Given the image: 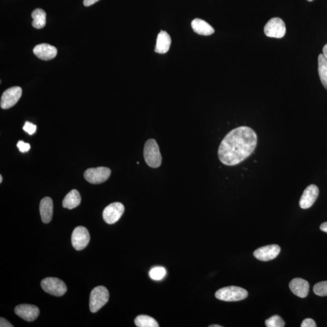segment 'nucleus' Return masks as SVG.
<instances>
[{
  "label": "nucleus",
  "instance_id": "obj_5",
  "mask_svg": "<svg viewBox=\"0 0 327 327\" xmlns=\"http://www.w3.org/2000/svg\"><path fill=\"white\" fill-rule=\"evenodd\" d=\"M41 286L45 292L58 297L63 296L67 290L64 282L56 278L44 279L41 282Z\"/></svg>",
  "mask_w": 327,
  "mask_h": 327
},
{
  "label": "nucleus",
  "instance_id": "obj_11",
  "mask_svg": "<svg viewBox=\"0 0 327 327\" xmlns=\"http://www.w3.org/2000/svg\"><path fill=\"white\" fill-rule=\"evenodd\" d=\"M319 189L316 185L311 184L305 189L299 201L300 207L307 209L313 206L319 196Z\"/></svg>",
  "mask_w": 327,
  "mask_h": 327
},
{
  "label": "nucleus",
  "instance_id": "obj_14",
  "mask_svg": "<svg viewBox=\"0 0 327 327\" xmlns=\"http://www.w3.org/2000/svg\"><path fill=\"white\" fill-rule=\"evenodd\" d=\"M34 53L38 58L44 61H49L56 57L57 49L50 44L43 43L34 47Z\"/></svg>",
  "mask_w": 327,
  "mask_h": 327
},
{
  "label": "nucleus",
  "instance_id": "obj_6",
  "mask_svg": "<svg viewBox=\"0 0 327 327\" xmlns=\"http://www.w3.org/2000/svg\"><path fill=\"white\" fill-rule=\"evenodd\" d=\"M264 31L267 37L282 38L286 34V27L283 20L280 18L275 17L267 22Z\"/></svg>",
  "mask_w": 327,
  "mask_h": 327
},
{
  "label": "nucleus",
  "instance_id": "obj_4",
  "mask_svg": "<svg viewBox=\"0 0 327 327\" xmlns=\"http://www.w3.org/2000/svg\"><path fill=\"white\" fill-rule=\"evenodd\" d=\"M109 299V292L107 288L98 286L91 291L89 308L92 313H96L104 305L106 304Z\"/></svg>",
  "mask_w": 327,
  "mask_h": 327
},
{
  "label": "nucleus",
  "instance_id": "obj_10",
  "mask_svg": "<svg viewBox=\"0 0 327 327\" xmlns=\"http://www.w3.org/2000/svg\"><path fill=\"white\" fill-rule=\"evenodd\" d=\"M22 95V89L19 86L7 89L1 98V108L8 109L16 105Z\"/></svg>",
  "mask_w": 327,
  "mask_h": 327
},
{
  "label": "nucleus",
  "instance_id": "obj_12",
  "mask_svg": "<svg viewBox=\"0 0 327 327\" xmlns=\"http://www.w3.org/2000/svg\"><path fill=\"white\" fill-rule=\"evenodd\" d=\"M281 252V248L278 245H269L259 248L254 253V257L261 261L274 260Z\"/></svg>",
  "mask_w": 327,
  "mask_h": 327
},
{
  "label": "nucleus",
  "instance_id": "obj_21",
  "mask_svg": "<svg viewBox=\"0 0 327 327\" xmlns=\"http://www.w3.org/2000/svg\"><path fill=\"white\" fill-rule=\"evenodd\" d=\"M318 72L320 81L327 90V60L323 54L318 56Z\"/></svg>",
  "mask_w": 327,
  "mask_h": 327
},
{
  "label": "nucleus",
  "instance_id": "obj_18",
  "mask_svg": "<svg viewBox=\"0 0 327 327\" xmlns=\"http://www.w3.org/2000/svg\"><path fill=\"white\" fill-rule=\"evenodd\" d=\"M192 27L196 34L204 35V36H209L215 32V30L212 26L204 20L200 19L193 20L192 22Z\"/></svg>",
  "mask_w": 327,
  "mask_h": 327
},
{
  "label": "nucleus",
  "instance_id": "obj_25",
  "mask_svg": "<svg viewBox=\"0 0 327 327\" xmlns=\"http://www.w3.org/2000/svg\"><path fill=\"white\" fill-rule=\"evenodd\" d=\"M313 291L315 294L319 296H327V281L318 282L314 285Z\"/></svg>",
  "mask_w": 327,
  "mask_h": 327
},
{
  "label": "nucleus",
  "instance_id": "obj_1",
  "mask_svg": "<svg viewBox=\"0 0 327 327\" xmlns=\"http://www.w3.org/2000/svg\"><path fill=\"white\" fill-rule=\"evenodd\" d=\"M257 145V133L251 127L236 128L226 135L219 145L220 161L228 166L239 165L251 155Z\"/></svg>",
  "mask_w": 327,
  "mask_h": 327
},
{
  "label": "nucleus",
  "instance_id": "obj_17",
  "mask_svg": "<svg viewBox=\"0 0 327 327\" xmlns=\"http://www.w3.org/2000/svg\"><path fill=\"white\" fill-rule=\"evenodd\" d=\"M171 38L168 33L161 31L157 35L154 51L160 54L167 53L171 45Z\"/></svg>",
  "mask_w": 327,
  "mask_h": 327
},
{
  "label": "nucleus",
  "instance_id": "obj_34",
  "mask_svg": "<svg viewBox=\"0 0 327 327\" xmlns=\"http://www.w3.org/2000/svg\"><path fill=\"white\" fill-rule=\"evenodd\" d=\"M3 181V177L2 175H0V183H2Z\"/></svg>",
  "mask_w": 327,
  "mask_h": 327
},
{
  "label": "nucleus",
  "instance_id": "obj_23",
  "mask_svg": "<svg viewBox=\"0 0 327 327\" xmlns=\"http://www.w3.org/2000/svg\"><path fill=\"white\" fill-rule=\"evenodd\" d=\"M166 275V270L164 267H156L151 269L149 272V276L151 279L154 281L161 280Z\"/></svg>",
  "mask_w": 327,
  "mask_h": 327
},
{
  "label": "nucleus",
  "instance_id": "obj_22",
  "mask_svg": "<svg viewBox=\"0 0 327 327\" xmlns=\"http://www.w3.org/2000/svg\"><path fill=\"white\" fill-rule=\"evenodd\" d=\"M135 325L138 327H159V324L153 317L147 315H139L135 319Z\"/></svg>",
  "mask_w": 327,
  "mask_h": 327
},
{
  "label": "nucleus",
  "instance_id": "obj_15",
  "mask_svg": "<svg viewBox=\"0 0 327 327\" xmlns=\"http://www.w3.org/2000/svg\"><path fill=\"white\" fill-rule=\"evenodd\" d=\"M289 287L293 294L301 298L308 296L310 285L308 282L302 278L293 279L290 282Z\"/></svg>",
  "mask_w": 327,
  "mask_h": 327
},
{
  "label": "nucleus",
  "instance_id": "obj_19",
  "mask_svg": "<svg viewBox=\"0 0 327 327\" xmlns=\"http://www.w3.org/2000/svg\"><path fill=\"white\" fill-rule=\"evenodd\" d=\"M81 198L78 190L75 189L71 191L65 196L62 201V207L68 209H73L79 206Z\"/></svg>",
  "mask_w": 327,
  "mask_h": 327
},
{
  "label": "nucleus",
  "instance_id": "obj_3",
  "mask_svg": "<svg viewBox=\"0 0 327 327\" xmlns=\"http://www.w3.org/2000/svg\"><path fill=\"white\" fill-rule=\"evenodd\" d=\"M248 291L236 286L224 287L217 291L215 293L217 299L226 302L242 301L248 298Z\"/></svg>",
  "mask_w": 327,
  "mask_h": 327
},
{
  "label": "nucleus",
  "instance_id": "obj_2",
  "mask_svg": "<svg viewBox=\"0 0 327 327\" xmlns=\"http://www.w3.org/2000/svg\"><path fill=\"white\" fill-rule=\"evenodd\" d=\"M145 162L151 168H159L162 163V156L155 139H149L145 142L144 148Z\"/></svg>",
  "mask_w": 327,
  "mask_h": 327
},
{
  "label": "nucleus",
  "instance_id": "obj_16",
  "mask_svg": "<svg viewBox=\"0 0 327 327\" xmlns=\"http://www.w3.org/2000/svg\"><path fill=\"white\" fill-rule=\"evenodd\" d=\"M40 212L41 219L44 223L47 224L51 221L53 213V203L51 198L45 197L41 200Z\"/></svg>",
  "mask_w": 327,
  "mask_h": 327
},
{
  "label": "nucleus",
  "instance_id": "obj_8",
  "mask_svg": "<svg viewBox=\"0 0 327 327\" xmlns=\"http://www.w3.org/2000/svg\"><path fill=\"white\" fill-rule=\"evenodd\" d=\"M91 236L87 228L78 226L74 229L72 234V243L76 251H82L90 242Z\"/></svg>",
  "mask_w": 327,
  "mask_h": 327
},
{
  "label": "nucleus",
  "instance_id": "obj_20",
  "mask_svg": "<svg viewBox=\"0 0 327 327\" xmlns=\"http://www.w3.org/2000/svg\"><path fill=\"white\" fill-rule=\"evenodd\" d=\"M32 26L35 29H40L44 28L46 24V13L42 9L38 8L32 12Z\"/></svg>",
  "mask_w": 327,
  "mask_h": 327
},
{
  "label": "nucleus",
  "instance_id": "obj_24",
  "mask_svg": "<svg viewBox=\"0 0 327 327\" xmlns=\"http://www.w3.org/2000/svg\"><path fill=\"white\" fill-rule=\"evenodd\" d=\"M266 325L267 327H284L285 322L278 315H275L266 320Z\"/></svg>",
  "mask_w": 327,
  "mask_h": 327
},
{
  "label": "nucleus",
  "instance_id": "obj_30",
  "mask_svg": "<svg viewBox=\"0 0 327 327\" xmlns=\"http://www.w3.org/2000/svg\"><path fill=\"white\" fill-rule=\"evenodd\" d=\"M100 1V0H84L83 2V4L86 7H91V6L95 4H96L97 2Z\"/></svg>",
  "mask_w": 327,
  "mask_h": 327
},
{
  "label": "nucleus",
  "instance_id": "obj_27",
  "mask_svg": "<svg viewBox=\"0 0 327 327\" xmlns=\"http://www.w3.org/2000/svg\"><path fill=\"white\" fill-rule=\"evenodd\" d=\"M17 145L19 150L22 153L27 152L31 148V145L29 143H25L23 141H19Z\"/></svg>",
  "mask_w": 327,
  "mask_h": 327
},
{
  "label": "nucleus",
  "instance_id": "obj_31",
  "mask_svg": "<svg viewBox=\"0 0 327 327\" xmlns=\"http://www.w3.org/2000/svg\"><path fill=\"white\" fill-rule=\"evenodd\" d=\"M320 229L324 232L327 233V222L322 223L320 226Z\"/></svg>",
  "mask_w": 327,
  "mask_h": 327
},
{
  "label": "nucleus",
  "instance_id": "obj_33",
  "mask_svg": "<svg viewBox=\"0 0 327 327\" xmlns=\"http://www.w3.org/2000/svg\"><path fill=\"white\" fill-rule=\"evenodd\" d=\"M222 326L221 325H210L209 327H222Z\"/></svg>",
  "mask_w": 327,
  "mask_h": 327
},
{
  "label": "nucleus",
  "instance_id": "obj_35",
  "mask_svg": "<svg viewBox=\"0 0 327 327\" xmlns=\"http://www.w3.org/2000/svg\"><path fill=\"white\" fill-rule=\"evenodd\" d=\"M308 2H313V0H307Z\"/></svg>",
  "mask_w": 327,
  "mask_h": 327
},
{
  "label": "nucleus",
  "instance_id": "obj_32",
  "mask_svg": "<svg viewBox=\"0 0 327 327\" xmlns=\"http://www.w3.org/2000/svg\"><path fill=\"white\" fill-rule=\"evenodd\" d=\"M323 55L324 56V57L325 58V59L327 60V44H325V46H324L323 48Z\"/></svg>",
  "mask_w": 327,
  "mask_h": 327
},
{
  "label": "nucleus",
  "instance_id": "obj_29",
  "mask_svg": "<svg viewBox=\"0 0 327 327\" xmlns=\"http://www.w3.org/2000/svg\"><path fill=\"white\" fill-rule=\"evenodd\" d=\"M0 326L1 327H13L14 326L12 324L8 322L7 319H5L4 317H1L0 319Z\"/></svg>",
  "mask_w": 327,
  "mask_h": 327
},
{
  "label": "nucleus",
  "instance_id": "obj_9",
  "mask_svg": "<svg viewBox=\"0 0 327 327\" xmlns=\"http://www.w3.org/2000/svg\"><path fill=\"white\" fill-rule=\"evenodd\" d=\"M124 205L121 203H118V202L109 205L103 211V217L104 221L107 224H115L121 218L124 212Z\"/></svg>",
  "mask_w": 327,
  "mask_h": 327
},
{
  "label": "nucleus",
  "instance_id": "obj_28",
  "mask_svg": "<svg viewBox=\"0 0 327 327\" xmlns=\"http://www.w3.org/2000/svg\"><path fill=\"white\" fill-rule=\"evenodd\" d=\"M301 327H316V322H314V320L310 318L308 319H305L303 320V322L301 325Z\"/></svg>",
  "mask_w": 327,
  "mask_h": 327
},
{
  "label": "nucleus",
  "instance_id": "obj_7",
  "mask_svg": "<svg viewBox=\"0 0 327 327\" xmlns=\"http://www.w3.org/2000/svg\"><path fill=\"white\" fill-rule=\"evenodd\" d=\"M111 169L105 167L90 168L86 170L84 174L85 180L93 184L105 183L111 176Z\"/></svg>",
  "mask_w": 327,
  "mask_h": 327
},
{
  "label": "nucleus",
  "instance_id": "obj_13",
  "mask_svg": "<svg viewBox=\"0 0 327 327\" xmlns=\"http://www.w3.org/2000/svg\"><path fill=\"white\" fill-rule=\"evenodd\" d=\"M17 316L23 319L32 322L37 319L40 315V310L37 306L31 304H21L15 308Z\"/></svg>",
  "mask_w": 327,
  "mask_h": 327
},
{
  "label": "nucleus",
  "instance_id": "obj_26",
  "mask_svg": "<svg viewBox=\"0 0 327 327\" xmlns=\"http://www.w3.org/2000/svg\"><path fill=\"white\" fill-rule=\"evenodd\" d=\"M23 130L29 133V135H32L36 132L37 126L29 121H26L25 126H23Z\"/></svg>",
  "mask_w": 327,
  "mask_h": 327
}]
</instances>
